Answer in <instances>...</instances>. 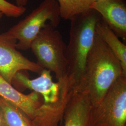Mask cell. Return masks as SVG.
Segmentation results:
<instances>
[{
	"instance_id": "cell-1",
	"label": "cell",
	"mask_w": 126,
	"mask_h": 126,
	"mask_svg": "<svg viewBox=\"0 0 126 126\" xmlns=\"http://www.w3.org/2000/svg\"><path fill=\"white\" fill-rule=\"evenodd\" d=\"M122 75L126 76L123 74L121 62L96 33L88 55L84 75L74 91L85 93L92 106L95 107Z\"/></svg>"
},
{
	"instance_id": "cell-2",
	"label": "cell",
	"mask_w": 126,
	"mask_h": 126,
	"mask_svg": "<svg viewBox=\"0 0 126 126\" xmlns=\"http://www.w3.org/2000/svg\"><path fill=\"white\" fill-rule=\"evenodd\" d=\"M101 19L99 14L90 9L70 20V40L65 56L68 62L67 77L74 90L84 75L88 55L94 40L96 25Z\"/></svg>"
},
{
	"instance_id": "cell-3",
	"label": "cell",
	"mask_w": 126,
	"mask_h": 126,
	"mask_svg": "<svg viewBox=\"0 0 126 126\" xmlns=\"http://www.w3.org/2000/svg\"><path fill=\"white\" fill-rule=\"evenodd\" d=\"M40 74L38 77L32 79L19 72L15 75L13 81L23 89L33 90L40 94L47 120L53 126H58L63 121L64 110L73 94V86L67 77L55 82L49 70L43 69Z\"/></svg>"
},
{
	"instance_id": "cell-4",
	"label": "cell",
	"mask_w": 126,
	"mask_h": 126,
	"mask_svg": "<svg viewBox=\"0 0 126 126\" xmlns=\"http://www.w3.org/2000/svg\"><path fill=\"white\" fill-rule=\"evenodd\" d=\"M66 47L60 32L50 23L45 25L32 43L31 48L43 69L54 72L57 81L67 77Z\"/></svg>"
},
{
	"instance_id": "cell-5",
	"label": "cell",
	"mask_w": 126,
	"mask_h": 126,
	"mask_svg": "<svg viewBox=\"0 0 126 126\" xmlns=\"http://www.w3.org/2000/svg\"><path fill=\"white\" fill-rule=\"evenodd\" d=\"M61 19L58 1L44 0L24 19L2 34L16 41L17 49L27 50L48 22L56 28Z\"/></svg>"
},
{
	"instance_id": "cell-6",
	"label": "cell",
	"mask_w": 126,
	"mask_h": 126,
	"mask_svg": "<svg viewBox=\"0 0 126 126\" xmlns=\"http://www.w3.org/2000/svg\"><path fill=\"white\" fill-rule=\"evenodd\" d=\"M126 126V76L119 78L92 108L90 126Z\"/></svg>"
},
{
	"instance_id": "cell-7",
	"label": "cell",
	"mask_w": 126,
	"mask_h": 126,
	"mask_svg": "<svg viewBox=\"0 0 126 126\" xmlns=\"http://www.w3.org/2000/svg\"><path fill=\"white\" fill-rule=\"evenodd\" d=\"M16 44V41L0 34V75L11 84L17 72L27 70L40 73L43 69L21 54Z\"/></svg>"
},
{
	"instance_id": "cell-8",
	"label": "cell",
	"mask_w": 126,
	"mask_h": 126,
	"mask_svg": "<svg viewBox=\"0 0 126 126\" xmlns=\"http://www.w3.org/2000/svg\"><path fill=\"white\" fill-rule=\"evenodd\" d=\"M118 36L126 40V2L125 0H99L90 6Z\"/></svg>"
},
{
	"instance_id": "cell-9",
	"label": "cell",
	"mask_w": 126,
	"mask_h": 126,
	"mask_svg": "<svg viewBox=\"0 0 126 126\" xmlns=\"http://www.w3.org/2000/svg\"><path fill=\"white\" fill-rule=\"evenodd\" d=\"M0 97L21 109L32 120L44 104L40 94L34 91L28 94H23L15 89L0 75Z\"/></svg>"
},
{
	"instance_id": "cell-10",
	"label": "cell",
	"mask_w": 126,
	"mask_h": 126,
	"mask_svg": "<svg viewBox=\"0 0 126 126\" xmlns=\"http://www.w3.org/2000/svg\"><path fill=\"white\" fill-rule=\"evenodd\" d=\"M92 104L84 92L74 91L63 116L64 126H90Z\"/></svg>"
},
{
	"instance_id": "cell-11",
	"label": "cell",
	"mask_w": 126,
	"mask_h": 126,
	"mask_svg": "<svg viewBox=\"0 0 126 126\" xmlns=\"http://www.w3.org/2000/svg\"><path fill=\"white\" fill-rule=\"evenodd\" d=\"M95 32L119 59L123 74L126 76V45L120 41L102 18L96 25Z\"/></svg>"
},
{
	"instance_id": "cell-12",
	"label": "cell",
	"mask_w": 126,
	"mask_h": 126,
	"mask_svg": "<svg viewBox=\"0 0 126 126\" xmlns=\"http://www.w3.org/2000/svg\"><path fill=\"white\" fill-rule=\"evenodd\" d=\"M0 105L5 126H37L21 109L0 97Z\"/></svg>"
},
{
	"instance_id": "cell-13",
	"label": "cell",
	"mask_w": 126,
	"mask_h": 126,
	"mask_svg": "<svg viewBox=\"0 0 126 126\" xmlns=\"http://www.w3.org/2000/svg\"><path fill=\"white\" fill-rule=\"evenodd\" d=\"M59 7L61 19L70 20L77 15L85 13L90 9V6L97 0H56Z\"/></svg>"
},
{
	"instance_id": "cell-14",
	"label": "cell",
	"mask_w": 126,
	"mask_h": 126,
	"mask_svg": "<svg viewBox=\"0 0 126 126\" xmlns=\"http://www.w3.org/2000/svg\"><path fill=\"white\" fill-rule=\"evenodd\" d=\"M25 7L19 6L6 0H0V12L10 17L17 18L26 11Z\"/></svg>"
},
{
	"instance_id": "cell-15",
	"label": "cell",
	"mask_w": 126,
	"mask_h": 126,
	"mask_svg": "<svg viewBox=\"0 0 126 126\" xmlns=\"http://www.w3.org/2000/svg\"><path fill=\"white\" fill-rule=\"evenodd\" d=\"M16 5L19 6L24 7L28 3V0H15Z\"/></svg>"
},
{
	"instance_id": "cell-16",
	"label": "cell",
	"mask_w": 126,
	"mask_h": 126,
	"mask_svg": "<svg viewBox=\"0 0 126 126\" xmlns=\"http://www.w3.org/2000/svg\"><path fill=\"white\" fill-rule=\"evenodd\" d=\"M0 126H6L5 124L4 120L3 115L2 111L0 105Z\"/></svg>"
},
{
	"instance_id": "cell-17",
	"label": "cell",
	"mask_w": 126,
	"mask_h": 126,
	"mask_svg": "<svg viewBox=\"0 0 126 126\" xmlns=\"http://www.w3.org/2000/svg\"><path fill=\"white\" fill-rule=\"evenodd\" d=\"M2 16H3V14L1 13V12H0V21L1 19L2 18Z\"/></svg>"
},
{
	"instance_id": "cell-18",
	"label": "cell",
	"mask_w": 126,
	"mask_h": 126,
	"mask_svg": "<svg viewBox=\"0 0 126 126\" xmlns=\"http://www.w3.org/2000/svg\"></svg>"
},
{
	"instance_id": "cell-19",
	"label": "cell",
	"mask_w": 126,
	"mask_h": 126,
	"mask_svg": "<svg viewBox=\"0 0 126 126\" xmlns=\"http://www.w3.org/2000/svg\"></svg>"
}]
</instances>
